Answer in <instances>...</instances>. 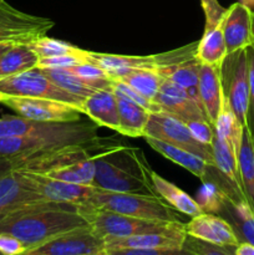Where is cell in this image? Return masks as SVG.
<instances>
[{
    "label": "cell",
    "instance_id": "f1b7e54d",
    "mask_svg": "<svg viewBox=\"0 0 254 255\" xmlns=\"http://www.w3.org/2000/svg\"><path fill=\"white\" fill-rule=\"evenodd\" d=\"M39 57L30 44L14 45L0 59V79L37 67Z\"/></svg>",
    "mask_w": 254,
    "mask_h": 255
},
{
    "label": "cell",
    "instance_id": "bcb514c9",
    "mask_svg": "<svg viewBox=\"0 0 254 255\" xmlns=\"http://www.w3.org/2000/svg\"><path fill=\"white\" fill-rule=\"evenodd\" d=\"M14 169V162L11 158L5 156H0V178L9 173L10 171Z\"/></svg>",
    "mask_w": 254,
    "mask_h": 255
},
{
    "label": "cell",
    "instance_id": "7402d4cb",
    "mask_svg": "<svg viewBox=\"0 0 254 255\" xmlns=\"http://www.w3.org/2000/svg\"><path fill=\"white\" fill-rule=\"evenodd\" d=\"M143 138L152 149L162 154L164 158L169 159V161L174 162L178 166L183 167L184 169H187L192 174L198 177L202 182L206 179L209 169V164L203 158L192 153V152L187 151V149L173 146V144L167 143V142L161 141V139L152 138V137L148 136L143 137Z\"/></svg>",
    "mask_w": 254,
    "mask_h": 255
},
{
    "label": "cell",
    "instance_id": "484cf974",
    "mask_svg": "<svg viewBox=\"0 0 254 255\" xmlns=\"http://www.w3.org/2000/svg\"><path fill=\"white\" fill-rule=\"evenodd\" d=\"M227 216V221L233 226L239 241L254 247V211L246 201L228 199L222 211Z\"/></svg>",
    "mask_w": 254,
    "mask_h": 255
},
{
    "label": "cell",
    "instance_id": "f35d334b",
    "mask_svg": "<svg viewBox=\"0 0 254 255\" xmlns=\"http://www.w3.org/2000/svg\"><path fill=\"white\" fill-rule=\"evenodd\" d=\"M84 62H87L86 50L82 54H67L39 59L37 69H70Z\"/></svg>",
    "mask_w": 254,
    "mask_h": 255
},
{
    "label": "cell",
    "instance_id": "4dcf8cb0",
    "mask_svg": "<svg viewBox=\"0 0 254 255\" xmlns=\"http://www.w3.org/2000/svg\"><path fill=\"white\" fill-rule=\"evenodd\" d=\"M199 69H201V62L196 57H193V59L187 60V61L176 65V66L169 67L161 75L183 87L191 95L192 99H194L201 105L198 94Z\"/></svg>",
    "mask_w": 254,
    "mask_h": 255
},
{
    "label": "cell",
    "instance_id": "5b68a950",
    "mask_svg": "<svg viewBox=\"0 0 254 255\" xmlns=\"http://www.w3.org/2000/svg\"><path fill=\"white\" fill-rule=\"evenodd\" d=\"M197 45H198V41L191 42L186 46L178 47V49L171 50V51L147 55V56L104 54V52H92L86 50V59L89 62H92V64L106 70L111 76H117L121 72L132 69L154 70V71L162 74L169 67H173L187 60L196 57Z\"/></svg>",
    "mask_w": 254,
    "mask_h": 255
},
{
    "label": "cell",
    "instance_id": "52a82bcc",
    "mask_svg": "<svg viewBox=\"0 0 254 255\" xmlns=\"http://www.w3.org/2000/svg\"><path fill=\"white\" fill-rule=\"evenodd\" d=\"M223 96L242 126L247 125L249 100V74L247 49L227 55L221 66Z\"/></svg>",
    "mask_w": 254,
    "mask_h": 255
},
{
    "label": "cell",
    "instance_id": "ab89813d",
    "mask_svg": "<svg viewBox=\"0 0 254 255\" xmlns=\"http://www.w3.org/2000/svg\"><path fill=\"white\" fill-rule=\"evenodd\" d=\"M183 248H186L193 255H236L234 254L236 249L214 246V244L199 241L189 236H187Z\"/></svg>",
    "mask_w": 254,
    "mask_h": 255
},
{
    "label": "cell",
    "instance_id": "e575fe53",
    "mask_svg": "<svg viewBox=\"0 0 254 255\" xmlns=\"http://www.w3.org/2000/svg\"><path fill=\"white\" fill-rule=\"evenodd\" d=\"M44 72L45 76L49 77L55 85L64 90L67 94L72 95L75 97L85 100L90 95L94 94L97 90L92 89L87 84H85L76 74L70 69H40Z\"/></svg>",
    "mask_w": 254,
    "mask_h": 255
},
{
    "label": "cell",
    "instance_id": "1f68e13d",
    "mask_svg": "<svg viewBox=\"0 0 254 255\" xmlns=\"http://www.w3.org/2000/svg\"><path fill=\"white\" fill-rule=\"evenodd\" d=\"M213 127L214 133L218 137H221L222 139H224L232 147V149L236 152L237 157H238L244 127L242 126V124L238 121L234 112L232 111L231 106H229L226 99H223L221 112H219Z\"/></svg>",
    "mask_w": 254,
    "mask_h": 255
},
{
    "label": "cell",
    "instance_id": "4316f807",
    "mask_svg": "<svg viewBox=\"0 0 254 255\" xmlns=\"http://www.w3.org/2000/svg\"><path fill=\"white\" fill-rule=\"evenodd\" d=\"M238 171L244 198L254 211V144L247 127L243 129L238 152Z\"/></svg>",
    "mask_w": 254,
    "mask_h": 255
},
{
    "label": "cell",
    "instance_id": "cb8c5ba5",
    "mask_svg": "<svg viewBox=\"0 0 254 255\" xmlns=\"http://www.w3.org/2000/svg\"><path fill=\"white\" fill-rule=\"evenodd\" d=\"M116 99L120 114L119 133L132 137V138L146 136V127L149 121L151 112L121 96L116 95Z\"/></svg>",
    "mask_w": 254,
    "mask_h": 255
},
{
    "label": "cell",
    "instance_id": "4fadbf2b",
    "mask_svg": "<svg viewBox=\"0 0 254 255\" xmlns=\"http://www.w3.org/2000/svg\"><path fill=\"white\" fill-rule=\"evenodd\" d=\"M105 251V241L91 228L76 229L57 236L21 255H86Z\"/></svg>",
    "mask_w": 254,
    "mask_h": 255
},
{
    "label": "cell",
    "instance_id": "681fc988",
    "mask_svg": "<svg viewBox=\"0 0 254 255\" xmlns=\"http://www.w3.org/2000/svg\"><path fill=\"white\" fill-rule=\"evenodd\" d=\"M239 2L248 6L249 9H254V0H239Z\"/></svg>",
    "mask_w": 254,
    "mask_h": 255
},
{
    "label": "cell",
    "instance_id": "5bb4252c",
    "mask_svg": "<svg viewBox=\"0 0 254 255\" xmlns=\"http://www.w3.org/2000/svg\"><path fill=\"white\" fill-rule=\"evenodd\" d=\"M184 223L174 222L161 231L148 232L126 238L105 239V251L115 249H181L186 242Z\"/></svg>",
    "mask_w": 254,
    "mask_h": 255
},
{
    "label": "cell",
    "instance_id": "f6af8a7d",
    "mask_svg": "<svg viewBox=\"0 0 254 255\" xmlns=\"http://www.w3.org/2000/svg\"><path fill=\"white\" fill-rule=\"evenodd\" d=\"M26 252L24 244L7 233H0V253L4 255H21Z\"/></svg>",
    "mask_w": 254,
    "mask_h": 255
},
{
    "label": "cell",
    "instance_id": "ffe728a7",
    "mask_svg": "<svg viewBox=\"0 0 254 255\" xmlns=\"http://www.w3.org/2000/svg\"><path fill=\"white\" fill-rule=\"evenodd\" d=\"M82 114L87 115L97 126L120 131V114L116 95L112 89L97 90L84 100Z\"/></svg>",
    "mask_w": 254,
    "mask_h": 255
},
{
    "label": "cell",
    "instance_id": "c3c4849f",
    "mask_svg": "<svg viewBox=\"0 0 254 255\" xmlns=\"http://www.w3.org/2000/svg\"><path fill=\"white\" fill-rule=\"evenodd\" d=\"M14 45H17V44H12V42H6V41H0V59H1L2 55H4L7 50L11 49Z\"/></svg>",
    "mask_w": 254,
    "mask_h": 255
},
{
    "label": "cell",
    "instance_id": "9c48e42d",
    "mask_svg": "<svg viewBox=\"0 0 254 255\" xmlns=\"http://www.w3.org/2000/svg\"><path fill=\"white\" fill-rule=\"evenodd\" d=\"M146 136L181 147L203 158L209 166H214L212 147L202 144L192 136L186 122L167 112H153L146 127ZM144 136V137H146Z\"/></svg>",
    "mask_w": 254,
    "mask_h": 255
},
{
    "label": "cell",
    "instance_id": "8d00e7d4",
    "mask_svg": "<svg viewBox=\"0 0 254 255\" xmlns=\"http://www.w3.org/2000/svg\"><path fill=\"white\" fill-rule=\"evenodd\" d=\"M74 74H76L85 84L91 86L95 90L112 89V76L102 67L92 64V62H84L77 66L70 67Z\"/></svg>",
    "mask_w": 254,
    "mask_h": 255
},
{
    "label": "cell",
    "instance_id": "d6986e66",
    "mask_svg": "<svg viewBox=\"0 0 254 255\" xmlns=\"http://www.w3.org/2000/svg\"><path fill=\"white\" fill-rule=\"evenodd\" d=\"M198 94L199 101H201L207 120L212 125H214L221 112L224 99L221 80V67L201 64Z\"/></svg>",
    "mask_w": 254,
    "mask_h": 255
},
{
    "label": "cell",
    "instance_id": "d6a6232c",
    "mask_svg": "<svg viewBox=\"0 0 254 255\" xmlns=\"http://www.w3.org/2000/svg\"><path fill=\"white\" fill-rule=\"evenodd\" d=\"M59 122H37L20 116L0 117V138L39 133L55 127Z\"/></svg>",
    "mask_w": 254,
    "mask_h": 255
},
{
    "label": "cell",
    "instance_id": "9a60e30c",
    "mask_svg": "<svg viewBox=\"0 0 254 255\" xmlns=\"http://www.w3.org/2000/svg\"><path fill=\"white\" fill-rule=\"evenodd\" d=\"M153 101L159 107V111L173 115L184 122L207 120L201 105L192 99L191 95L183 87L167 77H163L158 94Z\"/></svg>",
    "mask_w": 254,
    "mask_h": 255
},
{
    "label": "cell",
    "instance_id": "f546056e",
    "mask_svg": "<svg viewBox=\"0 0 254 255\" xmlns=\"http://www.w3.org/2000/svg\"><path fill=\"white\" fill-rule=\"evenodd\" d=\"M114 77L126 82L128 86H131L132 89L151 101H153L154 97L157 96L162 81H163V76L159 72L146 69L126 70Z\"/></svg>",
    "mask_w": 254,
    "mask_h": 255
},
{
    "label": "cell",
    "instance_id": "6da1fadb",
    "mask_svg": "<svg viewBox=\"0 0 254 255\" xmlns=\"http://www.w3.org/2000/svg\"><path fill=\"white\" fill-rule=\"evenodd\" d=\"M86 227L89 223L76 204L42 202L2 218L0 233L14 236L29 251L55 237Z\"/></svg>",
    "mask_w": 254,
    "mask_h": 255
},
{
    "label": "cell",
    "instance_id": "60d3db41",
    "mask_svg": "<svg viewBox=\"0 0 254 255\" xmlns=\"http://www.w3.org/2000/svg\"><path fill=\"white\" fill-rule=\"evenodd\" d=\"M248 56V74H249V100L247 111V129L254 144V44L247 47Z\"/></svg>",
    "mask_w": 254,
    "mask_h": 255
},
{
    "label": "cell",
    "instance_id": "30bf717a",
    "mask_svg": "<svg viewBox=\"0 0 254 255\" xmlns=\"http://www.w3.org/2000/svg\"><path fill=\"white\" fill-rule=\"evenodd\" d=\"M54 26L55 22L47 17L27 14L0 0V41L31 44Z\"/></svg>",
    "mask_w": 254,
    "mask_h": 255
},
{
    "label": "cell",
    "instance_id": "2e32d148",
    "mask_svg": "<svg viewBox=\"0 0 254 255\" xmlns=\"http://www.w3.org/2000/svg\"><path fill=\"white\" fill-rule=\"evenodd\" d=\"M184 228L187 236L214 246L236 249L241 243L233 226L226 218L216 214L202 213L193 217L184 224Z\"/></svg>",
    "mask_w": 254,
    "mask_h": 255
},
{
    "label": "cell",
    "instance_id": "7bdbcfd3",
    "mask_svg": "<svg viewBox=\"0 0 254 255\" xmlns=\"http://www.w3.org/2000/svg\"><path fill=\"white\" fill-rule=\"evenodd\" d=\"M107 255H193L186 248L181 249H115Z\"/></svg>",
    "mask_w": 254,
    "mask_h": 255
},
{
    "label": "cell",
    "instance_id": "e0dca14e",
    "mask_svg": "<svg viewBox=\"0 0 254 255\" xmlns=\"http://www.w3.org/2000/svg\"><path fill=\"white\" fill-rule=\"evenodd\" d=\"M26 172V171H25ZM31 177L34 188L45 201L54 203H69L82 206L86 203L92 194L96 192V187L84 186V184L69 183V182L59 181L50 178L42 174L27 172Z\"/></svg>",
    "mask_w": 254,
    "mask_h": 255
},
{
    "label": "cell",
    "instance_id": "44dd1931",
    "mask_svg": "<svg viewBox=\"0 0 254 255\" xmlns=\"http://www.w3.org/2000/svg\"><path fill=\"white\" fill-rule=\"evenodd\" d=\"M149 177H151L152 186H153L157 196H159V198L163 199L176 212L189 216L191 218L204 213L198 203L176 184L167 181L166 178L153 171L149 172Z\"/></svg>",
    "mask_w": 254,
    "mask_h": 255
},
{
    "label": "cell",
    "instance_id": "8fae6325",
    "mask_svg": "<svg viewBox=\"0 0 254 255\" xmlns=\"http://www.w3.org/2000/svg\"><path fill=\"white\" fill-rule=\"evenodd\" d=\"M1 104L17 116L37 122H77L82 115L74 105L41 97L6 96Z\"/></svg>",
    "mask_w": 254,
    "mask_h": 255
},
{
    "label": "cell",
    "instance_id": "3957f363",
    "mask_svg": "<svg viewBox=\"0 0 254 255\" xmlns=\"http://www.w3.org/2000/svg\"><path fill=\"white\" fill-rule=\"evenodd\" d=\"M97 125L89 122H59L55 127L39 133L0 138V156L17 157L66 144L97 141Z\"/></svg>",
    "mask_w": 254,
    "mask_h": 255
},
{
    "label": "cell",
    "instance_id": "8992f818",
    "mask_svg": "<svg viewBox=\"0 0 254 255\" xmlns=\"http://www.w3.org/2000/svg\"><path fill=\"white\" fill-rule=\"evenodd\" d=\"M80 212L89 223L90 228L101 239L126 238L148 232L161 231L174 222H157L124 216L114 212L94 209L90 207L79 206Z\"/></svg>",
    "mask_w": 254,
    "mask_h": 255
},
{
    "label": "cell",
    "instance_id": "f907efd6",
    "mask_svg": "<svg viewBox=\"0 0 254 255\" xmlns=\"http://www.w3.org/2000/svg\"><path fill=\"white\" fill-rule=\"evenodd\" d=\"M86 255H107V254H106V251H104V252H99V253H94V254H86Z\"/></svg>",
    "mask_w": 254,
    "mask_h": 255
},
{
    "label": "cell",
    "instance_id": "816d5d0a",
    "mask_svg": "<svg viewBox=\"0 0 254 255\" xmlns=\"http://www.w3.org/2000/svg\"><path fill=\"white\" fill-rule=\"evenodd\" d=\"M5 97H6V95H4V94H1V92H0V104H1V102L4 101Z\"/></svg>",
    "mask_w": 254,
    "mask_h": 255
},
{
    "label": "cell",
    "instance_id": "7c38bea8",
    "mask_svg": "<svg viewBox=\"0 0 254 255\" xmlns=\"http://www.w3.org/2000/svg\"><path fill=\"white\" fill-rule=\"evenodd\" d=\"M47 202L35 191L27 172L12 169L0 178V221L14 212Z\"/></svg>",
    "mask_w": 254,
    "mask_h": 255
},
{
    "label": "cell",
    "instance_id": "277c9868",
    "mask_svg": "<svg viewBox=\"0 0 254 255\" xmlns=\"http://www.w3.org/2000/svg\"><path fill=\"white\" fill-rule=\"evenodd\" d=\"M82 206L146 221L181 222L176 211L163 199L146 194L115 193L97 188L91 198Z\"/></svg>",
    "mask_w": 254,
    "mask_h": 255
},
{
    "label": "cell",
    "instance_id": "db71d44e",
    "mask_svg": "<svg viewBox=\"0 0 254 255\" xmlns=\"http://www.w3.org/2000/svg\"><path fill=\"white\" fill-rule=\"evenodd\" d=\"M0 255H4V254H1V253H0Z\"/></svg>",
    "mask_w": 254,
    "mask_h": 255
},
{
    "label": "cell",
    "instance_id": "b9f144b4",
    "mask_svg": "<svg viewBox=\"0 0 254 255\" xmlns=\"http://www.w3.org/2000/svg\"><path fill=\"white\" fill-rule=\"evenodd\" d=\"M187 127L191 131L192 136L202 144L212 147L214 139V127L207 120H196V121L186 122Z\"/></svg>",
    "mask_w": 254,
    "mask_h": 255
},
{
    "label": "cell",
    "instance_id": "d590c367",
    "mask_svg": "<svg viewBox=\"0 0 254 255\" xmlns=\"http://www.w3.org/2000/svg\"><path fill=\"white\" fill-rule=\"evenodd\" d=\"M30 46H31V49L34 50V52L39 59L60 56V55L67 54H82L85 51L84 49H80V47L75 46V45L70 44V42L52 39V37L46 36V35L32 41Z\"/></svg>",
    "mask_w": 254,
    "mask_h": 255
},
{
    "label": "cell",
    "instance_id": "74e56055",
    "mask_svg": "<svg viewBox=\"0 0 254 255\" xmlns=\"http://www.w3.org/2000/svg\"><path fill=\"white\" fill-rule=\"evenodd\" d=\"M112 91H114L115 95H117V96H121L124 97V99H127L129 100V101L134 102V104L139 105V106L144 107V109L148 110L151 114H153V112H161L159 111V107L154 104V101L146 99V97L142 96L139 92H137L136 90H133L131 86H128L126 82L121 81V80L114 76H112Z\"/></svg>",
    "mask_w": 254,
    "mask_h": 255
},
{
    "label": "cell",
    "instance_id": "7dc6e473",
    "mask_svg": "<svg viewBox=\"0 0 254 255\" xmlns=\"http://www.w3.org/2000/svg\"><path fill=\"white\" fill-rule=\"evenodd\" d=\"M236 255H254V247L252 244L242 242L234 251Z\"/></svg>",
    "mask_w": 254,
    "mask_h": 255
},
{
    "label": "cell",
    "instance_id": "ee69618b",
    "mask_svg": "<svg viewBox=\"0 0 254 255\" xmlns=\"http://www.w3.org/2000/svg\"><path fill=\"white\" fill-rule=\"evenodd\" d=\"M206 16V29L213 27L223 19L227 9L219 4L218 0H201Z\"/></svg>",
    "mask_w": 254,
    "mask_h": 255
},
{
    "label": "cell",
    "instance_id": "83f0119b",
    "mask_svg": "<svg viewBox=\"0 0 254 255\" xmlns=\"http://www.w3.org/2000/svg\"><path fill=\"white\" fill-rule=\"evenodd\" d=\"M233 188L226 182H216L213 178H207L196 193V202L204 213L221 214L233 193Z\"/></svg>",
    "mask_w": 254,
    "mask_h": 255
},
{
    "label": "cell",
    "instance_id": "ac0fdd59",
    "mask_svg": "<svg viewBox=\"0 0 254 255\" xmlns=\"http://www.w3.org/2000/svg\"><path fill=\"white\" fill-rule=\"evenodd\" d=\"M222 26L228 54L253 45V11L242 2H234L227 9Z\"/></svg>",
    "mask_w": 254,
    "mask_h": 255
},
{
    "label": "cell",
    "instance_id": "836d02e7",
    "mask_svg": "<svg viewBox=\"0 0 254 255\" xmlns=\"http://www.w3.org/2000/svg\"><path fill=\"white\" fill-rule=\"evenodd\" d=\"M96 159L91 158L86 161L77 162V163L70 164L64 168L55 169L42 176L50 177V178L59 179V181L69 182L75 184H84V186H94L95 174H96Z\"/></svg>",
    "mask_w": 254,
    "mask_h": 255
},
{
    "label": "cell",
    "instance_id": "603a6c76",
    "mask_svg": "<svg viewBox=\"0 0 254 255\" xmlns=\"http://www.w3.org/2000/svg\"><path fill=\"white\" fill-rule=\"evenodd\" d=\"M212 151H213L214 167L218 169L223 178L231 184L234 192L246 201L243 189H242L241 177H239L238 171V157H237L236 152L224 139L217 136L216 133H214V139L212 143Z\"/></svg>",
    "mask_w": 254,
    "mask_h": 255
},
{
    "label": "cell",
    "instance_id": "f5cc1de1",
    "mask_svg": "<svg viewBox=\"0 0 254 255\" xmlns=\"http://www.w3.org/2000/svg\"><path fill=\"white\" fill-rule=\"evenodd\" d=\"M253 34H254V11H253ZM254 44V42H253Z\"/></svg>",
    "mask_w": 254,
    "mask_h": 255
},
{
    "label": "cell",
    "instance_id": "7a4b0ae2",
    "mask_svg": "<svg viewBox=\"0 0 254 255\" xmlns=\"http://www.w3.org/2000/svg\"><path fill=\"white\" fill-rule=\"evenodd\" d=\"M129 147L116 146L96 159L94 187L115 193H137L157 197L152 186L148 164L142 152Z\"/></svg>",
    "mask_w": 254,
    "mask_h": 255
},
{
    "label": "cell",
    "instance_id": "ba28073f",
    "mask_svg": "<svg viewBox=\"0 0 254 255\" xmlns=\"http://www.w3.org/2000/svg\"><path fill=\"white\" fill-rule=\"evenodd\" d=\"M0 92L6 96L41 97L67 102L76 106L82 112L84 100L65 92L37 67L0 79Z\"/></svg>",
    "mask_w": 254,
    "mask_h": 255
},
{
    "label": "cell",
    "instance_id": "d4e9b609",
    "mask_svg": "<svg viewBox=\"0 0 254 255\" xmlns=\"http://www.w3.org/2000/svg\"><path fill=\"white\" fill-rule=\"evenodd\" d=\"M223 20V19H222ZM222 20L213 27L204 29V34L198 41L196 49V59L201 64L221 67L228 55L226 39L223 34Z\"/></svg>",
    "mask_w": 254,
    "mask_h": 255
}]
</instances>
